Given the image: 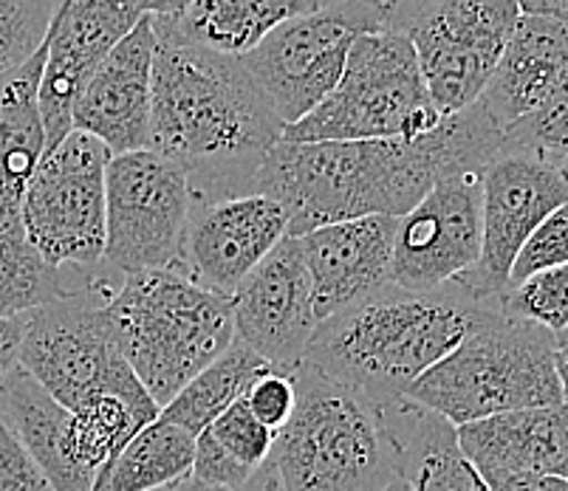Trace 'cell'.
<instances>
[{
  "label": "cell",
  "instance_id": "1",
  "mask_svg": "<svg viewBox=\"0 0 568 491\" xmlns=\"http://www.w3.org/2000/svg\"><path fill=\"white\" fill-rule=\"evenodd\" d=\"M500 147L504 131L478 102L416 139L275 144L255 193L288 212L292 237L376 215L405 218L442 178L484 173Z\"/></svg>",
  "mask_w": 568,
  "mask_h": 491
},
{
  "label": "cell",
  "instance_id": "2",
  "mask_svg": "<svg viewBox=\"0 0 568 491\" xmlns=\"http://www.w3.org/2000/svg\"><path fill=\"white\" fill-rule=\"evenodd\" d=\"M286 122L241 57L162 43L153 63V150L182 164L199 198L255 193Z\"/></svg>",
  "mask_w": 568,
  "mask_h": 491
},
{
  "label": "cell",
  "instance_id": "3",
  "mask_svg": "<svg viewBox=\"0 0 568 491\" xmlns=\"http://www.w3.org/2000/svg\"><path fill=\"white\" fill-rule=\"evenodd\" d=\"M292 376L297 410L241 491H376L405 478L413 398L374 401L308 361Z\"/></svg>",
  "mask_w": 568,
  "mask_h": 491
},
{
  "label": "cell",
  "instance_id": "4",
  "mask_svg": "<svg viewBox=\"0 0 568 491\" xmlns=\"http://www.w3.org/2000/svg\"><path fill=\"white\" fill-rule=\"evenodd\" d=\"M498 311L458 283L430 294L394 283L320 323L303 361L374 401H396Z\"/></svg>",
  "mask_w": 568,
  "mask_h": 491
},
{
  "label": "cell",
  "instance_id": "5",
  "mask_svg": "<svg viewBox=\"0 0 568 491\" xmlns=\"http://www.w3.org/2000/svg\"><path fill=\"white\" fill-rule=\"evenodd\" d=\"M108 319L119 350L162 410L235 342L232 297L175 268L125 277L108 299Z\"/></svg>",
  "mask_w": 568,
  "mask_h": 491
},
{
  "label": "cell",
  "instance_id": "6",
  "mask_svg": "<svg viewBox=\"0 0 568 491\" xmlns=\"http://www.w3.org/2000/svg\"><path fill=\"white\" fill-rule=\"evenodd\" d=\"M560 336L549 328L498 311L433 365L407 398L453 427L562 405L557 374Z\"/></svg>",
  "mask_w": 568,
  "mask_h": 491
},
{
  "label": "cell",
  "instance_id": "7",
  "mask_svg": "<svg viewBox=\"0 0 568 491\" xmlns=\"http://www.w3.org/2000/svg\"><path fill=\"white\" fill-rule=\"evenodd\" d=\"M442 113L427 94L410 38L363 34L332 96L286 127L283 142H371L416 139L438 127Z\"/></svg>",
  "mask_w": 568,
  "mask_h": 491
},
{
  "label": "cell",
  "instance_id": "8",
  "mask_svg": "<svg viewBox=\"0 0 568 491\" xmlns=\"http://www.w3.org/2000/svg\"><path fill=\"white\" fill-rule=\"evenodd\" d=\"M119 286L122 280L102 268L91 288L26 317L20 367L65 410H80L102 392H133L144 387L119 350L108 319V299Z\"/></svg>",
  "mask_w": 568,
  "mask_h": 491
},
{
  "label": "cell",
  "instance_id": "9",
  "mask_svg": "<svg viewBox=\"0 0 568 491\" xmlns=\"http://www.w3.org/2000/svg\"><path fill=\"white\" fill-rule=\"evenodd\" d=\"M387 0H323L312 12L277 25L241 60L288 127L332 96L356 40L387 32Z\"/></svg>",
  "mask_w": 568,
  "mask_h": 491
},
{
  "label": "cell",
  "instance_id": "10",
  "mask_svg": "<svg viewBox=\"0 0 568 491\" xmlns=\"http://www.w3.org/2000/svg\"><path fill=\"white\" fill-rule=\"evenodd\" d=\"M113 153L74 131L45 150L26 193V237L54 268L97 272L108 246V164Z\"/></svg>",
  "mask_w": 568,
  "mask_h": 491
},
{
  "label": "cell",
  "instance_id": "11",
  "mask_svg": "<svg viewBox=\"0 0 568 491\" xmlns=\"http://www.w3.org/2000/svg\"><path fill=\"white\" fill-rule=\"evenodd\" d=\"M193 212V181L156 150L113 156L108 164V246L102 268L119 280L173 268Z\"/></svg>",
  "mask_w": 568,
  "mask_h": 491
},
{
  "label": "cell",
  "instance_id": "12",
  "mask_svg": "<svg viewBox=\"0 0 568 491\" xmlns=\"http://www.w3.org/2000/svg\"><path fill=\"white\" fill-rule=\"evenodd\" d=\"M520 18L518 0H447L407 32L442 116L481 102Z\"/></svg>",
  "mask_w": 568,
  "mask_h": 491
},
{
  "label": "cell",
  "instance_id": "13",
  "mask_svg": "<svg viewBox=\"0 0 568 491\" xmlns=\"http://www.w3.org/2000/svg\"><path fill=\"white\" fill-rule=\"evenodd\" d=\"M566 204V173L524 150L500 147L481 175V260L464 274L458 286L478 303L504 308L509 272L520 246L551 212Z\"/></svg>",
  "mask_w": 568,
  "mask_h": 491
},
{
  "label": "cell",
  "instance_id": "14",
  "mask_svg": "<svg viewBox=\"0 0 568 491\" xmlns=\"http://www.w3.org/2000/svg\"><path fill=\"white\" fill-rule=\"evenodd\" d=\"M481 175L442 178L427 198L399 218L394 249V283L430 294L458 283L481 260Z\"/></svg>",
  "mask_w": 568,
  "mask_h": 491
},
{
  "label": "cell",
  "instance_id": "15",
  "mask_svg": "<svg viewBox=\"0 0 568 491\" xmlns=\"http://www.w3.org/2000/svg\"><path fill=\"white\" fill-rule=\"evenodd\" d=\"M286 235L288 212L266 195H193V212L173 268L210 291L235 297L241 283Z\"/></svg>",
  "mask_w": 568,
  "mask_h": 491
},
{
  "label": "cell",
  "instance_id": "16",
  "mask_svg": "<svg viewBox=\"0 0 568 491\" xmlns=\"http://www.w3.org/2000/svg\"><path fill=\"white\" fill-rule=\"evenodd\" d=\"M235 336L263 361L294 374L317 330L314 288L301 237L286 235L232 297Z\"/></svg>",
  "mask_w": 568,
  "mask_h": 491
},
{
  "label": "cell",
  "instance_id": "17",
  "mask_svg": "<svg viewBox=\"0 0 568 491\" xmlns=\"http://www.w3.org/2000/svg\"><path fill=\"white\" fill-rule=\"evenodd\" d=\"M142 18V0H63L40 82L45 150L74 133V108L88 80Z\"/></svg>",
  "mask_w": 568,
  "mask_h": 491
},
{
  "label": "cell",
  "instance_id": "18",
  "mask_svg": "<svg viewBox=\"0 0 568 491\" xmlns=\"http://www.w3.org/2000/svg\"><path fill=\"white\" fill-rule=\"evenodd\" d=\"M159 34L144 14L88 80L74 108V131L100 139L113 156L153 150V63Z\"/></svg>",
  "mask_w": 568,
  "mask_h": 491
},
{
  "label": "cell",
  "instance_id": "19",
  "mask_svg": "<svg viewBox=\"0 0 568 491\" xmlns=\"http://www.w3.org/2000/svg\"><path fill=\"white\" fill-rule=\"evenodd\" d=\"M399 218L345 221L301 237L303 257L314 288L317 323L337 317L354 305L394 286V249Z\"/></svg>",
  "mask_w": 568,
  "mask_h": 491
},
{
  "label": "cell",
  "instance_id": "20",
  "mask_svg": "<svg viewBox=\"0 0 568 491\" xmlns=\"http://www.w3.org/2000/svg\"><path fill=\"white\" fill-rule=\"evenodd\" d=\"M458 447L478 474L524 472L568 480V405L464 423L458 427Z\"/></svg>",
  "mask_w": 568,
  "mask_h": 491
},
{
  "label": "cell",
  "instance_id": "21",
  "mask_svg": "<svg viewBox=\"0 0 568 491\" xmlns=\"http://www.w3.org/2000/svg\"><path fill=\"white\" fill-rule=\"evenodd\" d=\"M566 76L568 25L544 14H524L484 91L481 105L500 131H509L544 105Z\"/></svg>",
  "mask_w": 568,
  "mask_h": 491
},
{
  "label": "cell",
  "instance_id": "22",
  "mask_svg": "<svg viewBox=\"0 0 568 491\" xmlns=\"http://www.w3.org/2000/svg\"><path fill=\"white\" fill-rule=\"evenodd\" d=\"M49 43L29 63L0 76V229L23 226L26 193L45 156L40 82Z\"/></svg>",
  "mask_w": 568,
  "mask_h": 491
},
{
  "label": "cell",
  "instance_id": "23",
  "mask_svg": "<svg viewBox=\"0 0 568 491\" xmlns=\"http://www.w3.org/2000/svg\"><path fill=\"white\" fill-rule=\"evenodd\" d=\"M323 0H195L175 18H153L162 43L201 45L230 57L255 51L277 25L317 9Z\"/></svg>",
  "mask_w": 568,
  "mask_h": 491
},
{
  "label": "cell",
  "instance_id": "24",
  "mask_svg": "<svg viewBox=\"0 0 568 491\" xmlns=\"http://www.w3.org/2000/svg\"><path fill=\"white\" fill-rule=\"evenodd\" d=\"M0 398L7 405L9 418L18 429L20 441L45 474L54 491H91L94 478H88L74 467L69 454V421L71 410H65L32 374L18 367L0 385Z\"/></svg>",
  "mask_w": 568,
  "mask_h": 491
},
{
  "label": "cell",
  "instance_id": "25",
  "mask_svg": "<svg viewBox=\"0 0 568 491\" xmlns=\"http://www.w3.org/2000/svg\"><path fill=\"white\" fill-rule=\"evenodd\" d=\"M97 272L54 268L26 237L23 226L0 229V317H29L43 305L57 303L69 294L85 291L100 280Z\"/></svg>",
  "mask_w": 568,
  "mask_h": 491
},
{
  "label": "cell",
  "instance_id": "26",
  "mask_svg": "<svg viewBox=\"0 0 568 491\" xmlns=\"http://www.w3.org/2000/svg\"><path fill=\"white\" fill-rule=\"evenodd\" d=\"M195 436L168 421H153L128 443L91 491H164L193 478Z\"/></svg>",
  "mask_w": 568,
  "mask_h": 491
},
{
  "label": "cell",
  "instance_id": "27",
  "mask_svg": "<svg viewBox=\"0 0 568 491\" xmlns=\"http://www.w3.org/2000/svg\"><path fill=\"white\" fill-rule=\"evenodd\" d=\"M272 370L268 361H263L250 345H244L235 336L232 348L213 365L201 370L179 396L162 410V421L187 429L190 436L199 438L219 416H224L237 398H244L246 390L255 385L257 376Z\"/></svg>",
  "mask_w": 568,
  "mask_h": 491
},
{
  "label": "cell",
  "instance_id": "28",
  "mask_svg": "<svg viewBox=\"0 0 568 491\" xmlns=\"http://www.w3.org/2000/svg\"><path fill=\"white\" fill-rule=\"evenodd\" d=\"M407 480L413 491H489L478 469L458 447V429L418 405L410 436Z\"/></svg>",
  "mask_w": 568,
  "mask_h": 491
},
{
  "label": "cell",
  "instance_id": "29",
  "mask_svg": "<svg viewBox=\"0 0 568 491\" xmlns=\"http://www.w3.org/2000/svg\"><path fill=\"white\" fill-rule=\"evenodd\" d=\"M63 0H0V76L20 69L49 43Z\"/></svg>",
  "mask_w": 568,
  "mask_h": 491
},
{
  "label": "cell",
  "instance_id": "30",
  "mask_svg": "<svg viewBox=\"0 0 568 491\" xmlns=\"http://www.w3.org/2000/svg\"><path fill=\"white\" fill-rule=\"evenodd\" d=\"M504 147L531 153L568 175V76L544 105L504 131Z\"/></svg>",
  "mask_w": 568,
  "mask_h": 491
},
{
  "label": "cell",
  "instance_id": "31",
  "mask_svg": "<svg viewBox=\"0 0 568 491\" xmlns=\"http://www.w3.org/2000/svg\"><path fill=\"white\" fill-rule=\"evenodd\" d=\"M504 314L544 325L551 334L568 330V263L551 272L537 274L524 286L513 288L504 299Z\"/></svg>",
  "mask_w": 568,
  "mask_h": 491
},
{
  "label": "cell",
  "instance_id": "32",
  "mask_svg": "<svg viewBox=\"0 0 568 491\" xmlns=\"http://www.w3.org/2000/svg\"><path fill=\"white\" fill-rule=\"evenodd\" d=\"M206 432L219 441V447L224 449L230 458H235L244 469H250L252 474L263 467V460L268 458L272 447H275L277 432L268 429L266 423L257 421L255 412L250 410V401L237 398L235 405L224 412V416L215 418Z\"/></svg>",
  "mask_w": 568,
  "mask_h": 491
},
{
  "label": "cell",
  "instance_id": "33",
  "mask_svg": "<svg viewBox=\"0 0 568 491\" xmlns=\"http://www.w3.org/2000/svg\"><path fill=\"white\" fill-rule=\"evenodd\" d=\"M568 263V204L551 212L544 224L537 226L529 235V241L520 246L518 257L509 272V291L524 286L526 280L537 277V274L551 272Z\"/></svg>",
  "mask_w": 568,
  "mask_h": 491
},
{
  "label": "cell",
  "instance_id": "34",
  "mask_svg": "<svg viewBox=\"0 0 568 491\" xmlns=\"http://www.w3.org/2000/svg\"><path fill=\"white\" fill-rule=\"evenodd\" d=\"M0 491H54L9 418L0 398Z\"/></svg>",
  "mask_w": 568,
  "mask_h": 491
},
{
  "label": "cell",
  "instance_id": "35",
  "mask_svg": "<svg viewBox=\"0 0 568 491\" xmlns=\"http://www.w3.org/2000/svg\"><path fill=\"white\" fill-rule=\"evenodd\" d=\"M246 401H250V410L255 412L257 421L266 423L275 432H281L292 421L294 410H297V385H294V376L272 367L263 376H257L255 385L246 390Z\"/></svg>",
  "mask_w": 568,
  "mask_h": 491
},
{
  "label": "cell",
  "instance_id": "36",
  "mask_svg": "<svg viewBox=\"0 0 568 491\" xmlns=\"http://www.w3.org/2000/svg\"><path fill=\"white\" fill-rule=\"evenodd\" d=\"M489 491H568L566 478L551 474H524V472H493L481 474Z\"/></svg>",
  "mask_w": 568,
  "mask_h": 491
},
{
  "label": "cell",
  "instance_id": "37",
  "mask_svg": "<svg viewBox=\"0 0 568 491\" xmlns=\"http://www.w3.org/2000/svg\"><path fill=\"white\" fill-rule=\"evenodd\" d=\"M26 317L3 319L0 317V385L20 367V348H23Z\"/></svg>",
  "mask_w": 568,
  "mask_h": 491
},
{
  "label": "cell",
  "instance_id": "38",
  "mask_svg": "<svg viewBox=\"0 0 568 491\" xmlns=\"http://www.w3.org/2000/svg\"><path fill=\"white\" fill-rule=\"evenodd\" d=\"M447 0H394V9H390V25L387 32L407 34L418 20L430 14L433 9H438Z\"/></svg>",
  "mask_w": 568,
  "mask_h": 491
},
{
  "label": "cell",
  "instance_id": "39",
  "mask_svg": "<svg viewBox=\"0 0 568 491\" xmlns=\"http://www.w3.org/2000/svg\"><path fill=\"white\" fill-rule=\"evenodd\" d=\"M524 14H544L568 25V0H518Z\"/></svg>",
  "mask_w": 568,
  "mask_h": 491
},
{
  "label": "cell",
  "instance_id": "40",
  "mask_svg": "<svg viewBox=\"0 0 568 491\" xmlns=\"http://www.w3.org/2000/svg\"><path fill=\"white\" fill-rule=\"evenodd\" d=\"M193 3L195 0H142V9L151 18H175V14H182Z\"/></svg>",
  "mask_w": 568,
  "mask_h": 491
},
{
  "label": "cell",
  "instance_id": "41",
  "mask_svg": "<svg viewBox=\"0 0 568 491\" xmlns=\"http://www.w3.org/2000/svg\"><path fill=\"white\" fill-rule=\"evenodd\" d=\"M557 374H560L562 401L568 405V339H560V350H557Z\"/></svg>",
  "mask_w": 568,
  "mask_h": 491
},
{
  "label": "cell",
  "instance_id": "42",
  "mask_svg": "<svg viewBox=\"0 0 568 491\" xmlns=\"http://www.w3.org/2000/svg\"><path fill=\"white\" fill-rule=\"evenodd\" d=\"M173 491H230V489H221V485H210V483H201V480L190 478V480H184V483L175 485Z\"/></svg>",
  "mask_w": 568,
  "mask_h": 491
},
{
  "label": "cell",
  "instance_id": "43",
  "mask_svg": "<svg viewBox=\"0 0 568 491\" xmlns=\"http://www.w3.org/2000/svg\"><path fill=\"white\" fill-rule=\"evenodd\" d=\"M376 491H413V485H410V480H407V478H396V480H390V483L382 485V489H376Z\"/></svg>",
  "mask_w": 568,
  "mask_h": 491
},
{
  "label": "cell",
  "instance_id": "44",
  "mask_svg": "<svg viewBox=\"0 0 568 491\" xmlns=\"http://www.w3.org/2000/svg\"><path fill=\"white\" fill-rule=\"evenodd\" d=\"M560 339H568V330H566V334H562V336H560Z\"/></svg>",
  "mask_w": 568,
  "mask_h": 491
},
{
  "label": "cell",
  "instance_id": "45",
  "mask_svg": "<svg viewBox=\"0 0 568 491\" xmlns=\"http://www.w3.org/2000/svg\"><path fill=\"white\" fill-rule=\"evenodd\" d=\"M387 3H390V9H394V0H387Z\"/></svg>",
  "mask_w": 568,
  "mask_h": 491
},
{
  "label": "cell",
  "instance_id": "46",
  "mask_svg": "<svg viewBox=\"0 0 568 491\" xmlns=\"http://www.w3.org/2000/svg\"><path fill=\"white\" fill-rule=\"evenodd\" d=\"M164 491H173V489H164Z\"/></svg>",
  "mask_w": 568,
  "mask_h": 491
}]
</instances>
